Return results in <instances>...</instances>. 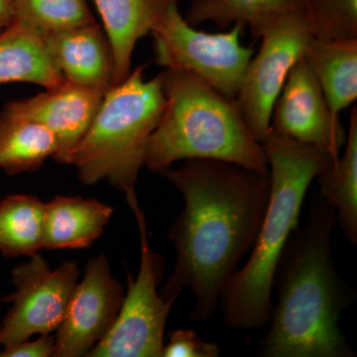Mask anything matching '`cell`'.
<instances>
[{"mask_svg": "<svg viewBox=\"0 0 357 357\" xmlns=\"http://www.w3.org/2000/svg\"><path fill=\"white\" fill-rule=\"evenodd\" d=\"M259 38L261 47L249 61L236 100L251 132L262 142L270 131L275 102L312 35L303 13H297L270 25Z\"/></svg>", "mask_w": 357, "mask_h": 357, "instance_id": "cell-9", "label": "cell"}, {"mask_svg": "<svg viewBox=\"0 0 357 357\" xmlns=\"http://www.w3.org/2000/svg\"><path fill=\"white\" fill-rule=\"evenodd\" d=\"M305 62L312 70L335 114L357 98V38L319 40L312 37Z\"/></svg>", "mask_w": 357, "mask_h": 357, "instance_id": "cell-17", "label": "cell"}, {"mask_svg": "<svg viewBox=\"0 0 357 357\" xmlns=\"http://www.w3.org/2000/svg\"><path fill=\"white\" fill-rule=\"evenodd\" d=\"M55 351V337L41 335L37 340H24L20 344L4 347L0 357H49Z\"/></svg>", "mask_w": 357, "mask_h": 357, "instance_id": "cell-25", "label": "cell"}, {"mask_svg": "<svg viewBox=\"0 0 357 357\" xmlns=\"http://www.w3.org/2000/svg\"><path fill=\"white\" fill-rule=\"evenodd\" d=\"M57 150L50 130L6 107L0 109V169L7 175L36 172Z\"/></svg>", "mask_w": 357, "mask_h": 357, "instance_id": "cell-19", "label": "cell"}, {"mask_svg": "<svg viewBox=\"0 0 357 357\" xmlns=\"http://www.w3.org/2000/svg\"><path fill=\"white\" fill-rule=\"evenodd\" d=\"M297 13H303L302 0H194L185 20L194 27L204 22L220 28L248 25L259 37L270 25Z\"/></svg>", "mask_w": 357, "mask_h": 357, "instance_id": "cell-20", "label": "cell"}, {"mask_svg": "<svg viewBox=\"0 0 357 357\" xmlns=\"http://www.w3.org/2000/svg\"><path fill=\"white\" fill-rule=\"evenodd\" d=\"M124 296L126 290L112 276L107 256L89 260L57 330L53 356H88L112 330Z\"/></svg>", "mask_w": 357, "mask_h": 357, "instance_id": "cell-10", "label": "cell"}, {"mask_svg": "<svg viewBox=\"0 0 357 357\" xmlns=\"http://www.w3.org/2000/svg\"><path fill=\"white\" fill-rule=\"evenodd\" d=\"M146 67L138 66L123 82L105 91L68 163L76 168L84 184L107 181L123 192L129 206L137 203L136 181L144 166L148 141L166 105L161 74L146 81Z\"/></svg>", "mask_w": 357, "mask_h": 357, "instance_id": "cell-5", "label": "cell"}, {"mask_svg": "<svg viewBox=\"0 0 357 357\" xmlns=\"http://www.w3.org/2000/svg\"><path fill=\"white\" fill-rule=\"evenodd\" d=\"M184 199L168 237L176 263L160 295L177 300L184 288L195 295L191 323L210 321L244 257L255 246L269 202V172L231 162L185 160L159 173Z\"/></svg>", "mask_w": 357, "mask_h": 357, "instance_id": "cell-1", "label": "cell"}, {"mask_svg": "<svg viewBox=\"0 0 357 357\" xmlns=\"http://www.w3.org/2000/svg\"><path fill=\"white\" fill-rule=\"evenodd\" d=\"M54 66L65 81L107 91L114 76L109 37L98 22L43 35Z\"/></svg>", "mask_w": 357, "mask_h": 357, "instance_id": "cell-13", "label": "cell"}, {"mask_svg": "<svg viewBox=\"0 0 357 357\" xmlns=\"http://www.w3.org/2000/svg\"><path fill=\"white\" fill-rule=\"evenodd\" d=\"M105 93L100 89L65 81L31 98L6 103L4 107L21 119L50 130L58 145L53 159L68 165L70 154L95 119Z\"/></svg>", "mask_w": 357, "mask_h": 357, "instance_id": "cell-12", "label": "cell"}, {"mask_svg": "<svg viewBox=\"0 0 357 357\" xmlns=\"http://www.w3.org/2000/svg\"><path fill=\"white\" fill-rule=\"evenodd\" d=\"M161 77L166 105L145 152L150 171L161 173L181 160L211 159L269 172L261 142L236 98H225L188 73L164 70Z\"/></svg>", "mask_w": 357, "mask_h": 357, "instance_id": "cell-4", "label": "cell"}, {"mask_svg": "<svg viewBox=\"0 0 357 357\" xmlns=\"http://www.w3.org/2000/svg\"><path fill=\"white\" fill-rule=\"evenodd\" d=\"M244 28L237 23L227 32L201 31L185 21L178 6H167L150 33L155 62L165 70L194 75L234 100L253 55L252 48L241 44Z\"/></svg>", "mask_w": 357, "mask_h": 357, "instance_id": "cell-6", "label": "cell"}, {"mask_svg": "<svg viewBox=\"0 0 357 357\" xmlns=\"http://www.w3.org/2000/svg\"><path fill=\"white\" fill-rule=\"evenodd\" d=\"M13 20L43 36L96 22L86 0H13Z\"/></svg>", "mask_w": 357, "mask_h": 357, "instance_id": "cell-22", "label": "cell"}, {"mask_svg": "<svg viewBox=\"0 0 357 357\" xmlns=\"http://www.w3.org/2000/svg\"><path fill=\"white\" fill-rule=\"evenodd\" d=\"M302 8L314 38H357V0H302Z\"/></svg>", "mask_w": 357, "mask_h": 357, "instance_id": "cell-23", "label": "cell"}, {"mask_svg": "<svg viewBox=\"0 0 357 357\" xmlns=\"http://www.w3.org/2000/svg\"><path fill=\"white\" fill-rule=\"evenodd\" d=\"M337 213L321 195L310 202L309 218L282 252L272 284V305L263 357H354L340 328L352 290L338 274L332 252Z\"/></svg>", "mask_w": 357, "mask_h": 357, "instance_id": "cell-2", "label": "cell"}, {"mask_svg": "<svg viewBox=\"0 0 357 357\" xmlns=\"http://www.w3.org/2000/svg\"><path fill=\"white\" fill-rule=\"evenodd\" d=\"M261 144L271 178L266 213L248 261L230 279L220 301L223 321L234 330H259L269 323L279 259L299 227L310 185L333 159L319 148L272 130Z\"/></svg>", "mask_w": 357, "mask_h": 357, "instance_id": "cell-3", "label": "cell"}, {"mask_svg": "<svg viewBox=\"0 0 357 357\" xmlns=\"http://www.w3.org/2000/svg\"><path fill=\"white\" fill-rule=\"evenodd\" d=\"M169 337L162 357H218L222 354L220 345L202 340L192 330H176Z\"/></svg>", "mask_w": 357, "mask_h": 357, "instance_id": "cell-24", "label": "cell"}, {"mask_svg": "<svg viewBox=\"0 0 357 357\" xmlns=\"http://www.w3.org/2000/svg\"><path fill=\"white\" fill-rule=\"evenodd\" d=\"M156 3H158L161 6H171V4H176L178 6V2L183 1V0H154Z\"/></svg>", "mask_w": 357, "mask_h": 357, "instance_id": "cell-27", "label": "cell"}, {"mask_svg": "<svg viewBox=\"0 0 357 357\" xmlns=\"http://www.w3.org/2000/svg\"><path fill=\"white\" fill-rule=\"evenodd\" d=\"M102 18L114 56L112 84L123 82L131 72L136 44L150 34L165 6L154 0H93Z\"/></svg>", "mask_w": 357, "mask_h": 357, "instance_id": "cell-14", "label": "cell"}, {"mask_svg": "<svg viewBox=\"0 0 357 357\" xmlns=\"http://www.w3.org/2000/svg\"><path fill=\"white\" fill-rule=\"evenodd\" d=\"M79 272L77 263L65 261L52 270L38 253L28 262L11 270L15 291L4 298L13 306L0 326L3 347L29 340L34 335H51L59 328L68 307Z\"/></svg>", "mask_w": 357, "mask_h": 357, "instance_id": "cell-8", "label": "cell"}, {"mask_svg": "<svg viewBox=\"0 0 357 357\" xmlns=\"http://www.w3.org/2000/svg\"><path fill=\"white\" fill-rule=\"evenodd\" d=\"M139 229L141 260L137 277L128 274V292L114 326L88 356L162 357L164 332L176 300L157 291L163 273L161 257L152 252L139 204L131 206Z\"/></svg>", "mask_w": 357, "mask_h": 357, "instance_id": "cell-7", "label": "cell"}, {"mask_svg": "<svg viewBox=\"0 0 357 357\" xmlns=\"http://www.w3.org/2000/svg\"><path fill=\"white\" fill-rule=\"evenodd\" d=\"M0 344H1V337H0Z\"/></svg>", "mask_w": 357, "mask_h": 357, "instance_id": "cell-28", "label": "cell"}, {"mask_svg": "<svg viewBox=\"0 0 357 357\" xmlns=\"http://www.w3.org/2000/svg\"><path fill=\"white\" fill-rule=\"evenodd\" d=\"M13 20V0H0V31Z\"/></svg>", "mask_w": 357, "mask_h": 357, "instance_id": "cell-26", "label": "cell"}, {"mask_svg": "<svg viewBox=\"0 0 357 357\" xmlns=\"http://www.w3.org/2000/svg\"><path fill=\"white\" fill-rule=\"evenodd\" d=\"M112 213L96 199L56 197L45 208L43 249L89 248L102 236Z\"/></svg>", "mask_w": 357, "mask_h": 357, "instance_id": "cell-15", "label": "cell"}, {"mask_svg": "<svg viewBox=\"0 0 357 357\" xmlns=\"http://www.w3.org/2000/svg\"><path fill=\"white\" fill-rule=\"evenodd\" d=\"M344 154L332 159L317 176L321 198L337 213V223L349 243L357 244V109L349 116Z\"/></svg>", "mask_w": 357, "mask_h": 357, "instance_id": "cell-18", "label": "cell"}, {"mask_svg": "<svg viewBox=\"0 0 357 357\" xmlns=\"http://www.w3.org/2000/svg\"><path fill=\"white\" fill-rule=\"evenodd\" d=\"M46 204L30 195H11L0 201V253L15 258L43 248Z\"/></svg>", "mask_w": 357, "mask_h": 357, "instance_id": "cell-21", "label": "cell"}, {"mask_svg": "<svg viewBox=\"0 0 357 357\" xmlns=\"http://www.w3.org/2000/svg\"><path fill=\"white\" fill-rule=\"evenodd\" d=\"M64 82L40 33L16 21L0 31V84L28 83L48 89Z\"/></svg>", "mask_w": 357, "mask_h": 357, "instance_id": "cell-16", "label": "cell"}, {"mask_svg": "<svg viewBox=\"0 0 357 357\" xmlns=\"http://www.w3.org/2000/svg\"><path fill=\"white\" fill-rule=\"evenodd\" d=\"M270 130L319 148L337 159L347 142L340 114L328 105L321 86L301 59L286 79L272 110Z\"/></svg>", "mask_w": 357, "mask_h": 357, "instance_id": "cell-11", "label": "cell"}]
</instances>
